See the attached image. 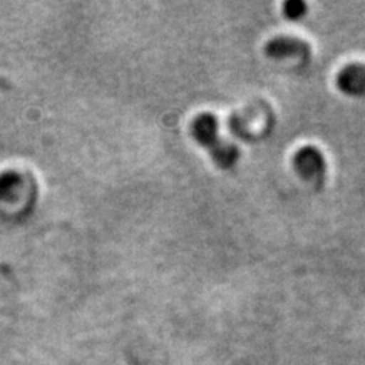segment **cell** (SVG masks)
<instances>
[{"mask_svg":"<svg viewBox=\"0 0 365 365\" xmlns=\"http://www.w3.org/2000/svg\"><path fill=\"white\" fill-rule=\"evenodd\" d=\"M306 11L307 6L302 0H289V2H287L283 6V13L289 20H300L306 16Z\"/></svg>","mask_w":365,"mask_h":365,"instance_id":"cell-5","label":"cell"},{"mask_svg":"<svg viewBox=\"0 0 365 365\" xmlns=\"http://www.w3.org/2000/svg\"><path fill=\"white\" fill-rule=\"evenodd\" d=\"M294 168L303 180L319 182L326 174V160L315 146H304L294 155Z\"/></svg>","mask_w":365,"mask_h":365,"instance_id":"cell-2","label":"cell"},{"mask_svg":"<svg viewBox=\"0 0 365 365\" xmlns=\"http://www.w3.org/2000/svg\"><path fill=\"white\" fill-rule=\"evenodd\" d=\"M336 86L344 95H365V64H349L336 76Z\"/></svg>","mask_w":365,"mask_h":365,"instance_id":"cell-4","label":"cell"},{"mask_svg":"<svg viewBox=\"0 0 365 365\" xmlns=\"http://www.w3.org/2000/svg\"><path fill=\"white\" fill-rule=\"evenodd\" d=\"M195 139L210 151L212 157L221 168H230L237 162L239 151L235 145L224 142L218 134V122L212 114H201L192 123Z\"/></svg>","mask_w":365,"mask_h":365,"instance_id":"cell-1","label":"cell"},{"mask_svg":"<svg viewBox=\"0 0 365 365\" xmlns=\"http://www.w3.org/2000/svg\"><path fill=\"white\" fill-rule=\"evenodd\" d=\"M265 53L272 60L297 58L300 61H307L311 58V46L300 38L282 36L267 43Z\"/></svg>","mask_w":365,"mask_h":365,"instance_id":"cell-3","label":"cell"}]
</instances>
